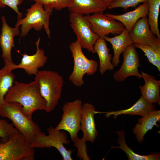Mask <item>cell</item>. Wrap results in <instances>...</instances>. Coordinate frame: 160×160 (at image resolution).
<instances>
[{
  "label": "cell",
  "mask_w": 160,
  "mask_h": 160,
  "mask_svg": "<svg viewBox=\"0 0 160 160\" xmlns=\"http://www.w3.org/2000/svg\"><path fill=\"white\" fill-rule=\"evenodd\" d=\"M6 102H17L23 107L25 114L32 119L37 110H45L47 103L40 93L38 81L35 80L28 83L14 81L4 97Z\"/></svg>",
  "instance_id": "obj_1"
},
{
  "label": "cell",
  "mask_w": 160,
  "mask_h": 160,
  "mask_svg": "<svg viewBox=\"0 0 160 160\" xmlns=\"http://www.w3.org/2000/svg\"><path fill=\"white\" fill-rule=\"evenodd\" d=\"M0 116L11 121L14 126L31 144L42 131L39 126L24 113L22 105L17 102H5L0 108Z\"/></svg>",
  "instance_id": "obj_2"
},
{
  "label": "cell",
  "mask_w": 160,
  "mask_h": 160,
  "mask_svg": "<svg viewBox=\"0 0 160 160\" xmlns=\"http://www.w3.org/2000/svg\"><path fill=\"white\" fill-rule=\"evenodd\" d=\"M34 79L39 84L40 93L47 103L45 111L50 112L58 105L61 98L64 80L56 71H39Z\"/></svg>",
  "instance_id": "obj_3"
},
{
  "label": "cell",
  "mask_w": 160,
  "mask_h": 160,
  "mask_svg": "<svg viewBox=\"0 0 160 160\" xmlns=\"http://www.w3.org/2000/svg\"><path fill=\"white\" fill-rule=\"evenodd\" d=\"M53 9L44 8L43 5L39 2L32 5L27 10L25 17L18 19L15 25V27L21 25L20 37L26 36L32 28L38 31L44 28L48 37L50 38L49 18Z\"/></svg>",
  "instance_id": "obj_4"
},
{
  "label": "cell",
  "mask_w": 160,
  "mask_h": 160,
  "mask_svg": "<svg viewBox=\"0 0 160 160\" xmlns=\"http://www.w3.org/2000/svg\"><path fill=\"white\" fill-rule=\"evenodd\" d=\"M69 47L73 58L74 66L69 79L73 85L80 87L84 83V75H93L97 71L98 63L96 60L89 59L86 57L78 40L72 42Z\"/></svg>",
  "instance_id": "obj_5"
},
{
  "label": "cell",
  "mask_w": 160,
  "mask_h": 160,
  "mask_svg": "<svg viewBox=\"0 0 160 160\" xmlns=\"http://www.w3.org/2000/svg\"><path fill=\"white\" fill-rule=\"evenodd\" d=\"M34 148L19 133L0 143V160H33Z\"/></svg>",
  "instance_id": "obj_6"
},
{
  "label": "cell",
  "mask_w": 160,
  "mask_h": 160,
  "mask_svg": "<svg viewBox=\"0 0 160 160\" xmlns=\"http://www.w3.org/2000/svg\"><path fill=\"white\" fill-rule=\"evenodd\" d=\"M48 135L41 132L34 138L31 145L33 148H44L54 147L56 148L63 157V160H72L71 149H67L64 145H68L70 140L64 131L55 130L52 126L47 129Z\"/></svg>",
  "instance_id": "obj_7"
},
{
  "label": "cell",
  "mask_w": 160,
  "mask_h": 160,
  "mask_svg": "<svg viewBox=\"0 0 160 160\" xmlns=\"http://www.w3.org/2000/svg\"><path fill=\"white\" fill-rule=\"evenodd\" d=\"M82 105L81 101L79 99L65 103L62 108L61 120L54 128L55 130L67 131L72 141L78 137L80 130Z\"/></svg>",
  "instance_id": "obj_8"
},
{
  "label": "cell",
  "mask_w": 160,
  "mask_h": 160,
  "mask_svg": "<svg viewBox=\"0 0 160 160\" xmlns=\"http://www.w3.org/2000/svg\"><path fill=\"white\" fill-rule=\"evenodd\" d=\"M69 21L71 26L76 34L82 48L89 52L95 53L94 46L99 36L92 30L87 20L83 15L70 13Z\"/></svg>",
  "instance_id": "obj_9"
},
{
  "label": "cell",
  "mask_w": 160,
  "mask_h": 160,
  "mask_svg": "<svg viewBox=\"0 0 160 160\" xmlns=\"http://www.w3.org/2000/svg\"><path fill=\"white\" fill-rule=\"evenodd\" d=\"M84 17L92 31L100 38H104L110 34L119 35L125 29L121 22L107 16L103 13H95Z\"/></svg>",
  "instance_id": "obj_10"
},
{
  "label": "cell",
  "mask_w": 160,
  "mask_h": 160,
  "mask_svg": "<svg viewBox=\"0 0 160 160\" xmlns=\"http://www.w3.org/2000/svg\"><path fill=\"white\" fill-rule=\"evenodd\" d=\"M122 53L123 57L122 64L119 69L114 73L113 79L120 82L132 76L141 78V74L138 70V68L140 66V60L134 44L128 46Z\"/></svg>",
  "instance_id": "obj_11"
},
{
  "label": "cell",
  "mask_w": 160,
  "mask_h": 160,
  "mask_svg": "<svg viewBox=\"0 0 160 160\" xmlns=\"http://www.w3.org/2000/svg\"><path fill=\"white\" fill-rule=\"evenodd\" d=\"M40 41L39 37L35 43L36 47L35 54L28 55L25 53L22 55V57L20 63L17 65L14 63L10 65L11 69L12 71L17 68H22L28 75L35 76L36 74L39 71V69L44 66L47 60L44 50L39 48Z\"/></svg>",
  "instance_id": "obj_12"
},
{
  "label": "cell",
  "mask_w": 160,
  "mask_h": 160,
  "mask_svg": "<svg viewBox=\"0 0 160 160\" xmlns=\"http://www.w3.org/2000/svg\"><path fill=\"white\" fill-rule=\"evenodd\" d=\"M129 34L133 44L152 46L160 41L151 30L147 16L139 19Z\"/></svg>",
  "instance_id": "obj_13"
},
{
  "label": "cell",
  "mask_w": 160,
  "mask_h": 160,
  "mask_svg": "<svg viewBox=\"0 0 160 160\" xmlns=\"http://www.w3.org/2000/svg\"><path fill=\"white\" fill-rule=\"evenodd\" d=\"M2 28L0 35V47L2 57L4 63H14L12 59L11 51L14 45V38L20 33L19 27L12 28L7 24L4 16L1 17Z\"/></svg>",
  "instance_id": "obj_14"
},
{
  "label": "cell",
  "mask_w": 160,
  "mask_h": 160,
  "mask_svg": "<svg viewBox=\"0 0 160 160\" xmlns=\"http://www.w3.org/2000/svg\"><path fill=\"white\" fill-rule=\"evenodd\" d=\"M99 113L100 112L96 111L92 104L85 103L83 104L80 130L83 133L82 138L87 141L94 143L97 137L98 132L94 116L96 114Z\"/></svg>",
  "instance_id": "obj_15"
},
{
  "label": "cell",
  "mask_w": 160,
  "mask_h": 160,
  "mask_svg": "<svg viewBox=\"0 0 160 160\" xmlns=\"http://www.w3.org/2000/svg\"><path fill=\"white\" fill-rule=\"evenodd\" d=\"M67 8L70 13L87 15L103 13L108 6L101 0H71Z\"/></svg>",
  "instance_id": "obj_16"
},
{
  "label": "cell",
  "mask_w": 160,
  "mask_h": 160,
  "mask_svg": "<svg viewBox=\"0 0 160 160\" xmlns=\"http://www.w3.org/2000/svg\"><path fill=\"white\" fill-rule=\"evenodd\" d=\"M141 77L145 83L143 86H139L142 96L149 103L160 104V81L157 80L153 76L141 72Z\"/></svg>",
  "instance_id": "obj_17"
},
{
  "label": "cell",
  "mask_w": 160,
  "mask_h": 160,
  "mask_svg": "<svg viewBox=\"0 0 160 160\" xmlns=\"http://www.w3.org/2000/svg\"><path fill=\"white\" fill-rule=\"evenodd\" d=\"M148 10V2H146L143 3L134 10L122 14L115 15L106 13L105 15L121 22L129 32L139 19L147 16Z\"/></svg>",
  "instance_id": "obj_18"
},
{
  "label": "cell",
  "mask_w": 160,
  "mask_h": 160,
  "mask_svg": "<svg viewBox=\"0 0 160 160\" xmlns=\"http://www.w3.org/2000/svg\"><path fill=\"white\" fill-rule=\"evenodd\" d=\"M104 39L112 46L113 55L112 57V63L114 67L117 66L119 63L121 54L128 46L133 44L129 36V32L125 28L119 35L111 38L105 36Z\"/></svg>",
  "instance_id": "obj_19"
},
{
  "label": "cell",
  "mask_w": 160,
  "mask_h": 160,
  "mask_svg": "<svg viewBox=\"0 0 160 160\" xmlns=\"http://www.w3.org/2000/svg\"><path fill=\"white\" fill-rule=\"evenodd\" d=\"M138 120V122L133 129L137 141L140 143L144 140L146 133L157 125V122H160V111L154 110L142 116Z\"/></svg>",
  "instance_id": "obj_20"
},
{
  "label": "cell",
  "mask_w": 160,
  "mask_h": 160,
  "mask_svg": "<svg viewBox=\"0 0 160 160\" xmlns=\"http://www.w3.org/2000/svg\"><path fill=\"white\" fill-rule=\"evenodd\" d=\"M155 106L153 104L149 103L141 96L133 106L125 110L110 112H100L105 113L106 117L113 115L114 119L118 116L122 114L131 115H140L143 116L151 111L155 110Z\"/></svg>",
  "instance_id": "obj_21"
},
{
  "label": "cell",
  "mask_w": 160,
  "mask_h": 160,
  "mask_svg": "<svg viewBox=\"0 0 160 160\" xmlns=\"http://www.w3.org/2000/svg\"><path fill=\"white\" fill-rule=\"evenodd\" d=\"M105 40L104 38L99 37L94 46L95 52L97 54L99 60V72L103 75L107 71H111L114 69V66L111 60L112 55L109 53Z\"/></svg>",
  "instance_id": "obj_22"
},
{
  "label": "cell",
  "mask_w": 160,
  "mask_h": 160,
  "mask_svg": "<svg viewBox=\"0 0 160 160\" xmlns=\"http://www.w3.org/2000/svg\"><path fill=\"white\" fill-rule=\"evenodd\" d=\"M115 132L117 134L119 137L117 140V141L119 145V146L115 147L111 146V148H118L122 149L126 153L128 160H159L160 159V155L159 154L154 153L147 155H141L135 153L126 144L124 131H117Z\"/></svg>",
  "instance_id": "obj_23"
},
{
  "label": "cell",
  "mask_w": 160,
  "mask_h": 160,
  "mask_svg": "<svg viewBox=\"0 0 160 160\" xmlns=\"http://www.w3.org/2000/svg\"><path fill=\"white\" fill-rule=\"evenodd\" d=\"M11 64L4 63L0 70V108L5 102V96L15 81V76L11 69Z\"/></svg>",
  "instance_id": "obj_24"
},
{
  "label": "cell",
  "mask_w": 160,
  "mask_h": 160,
  "mask_svg": "<svg viewBox=\"0 0 160 160\" xmlns=\"http://www.w3.org/2000/svg\"><path fill=\"white\" fill-rule=\"evenodd\" d=\"M148 20L149 27L152 33L160 39L158 27V18L160 7V0H148Z\"/></svg>",
  "instance_id": "obj_25"
},
{
  "label": "cell",
  "mask_w": 160,
  "mask_h": 160,
  "mask_svg": "<svg viewBox=\"0 0 160 160\" xmlns=\"http://www.w3.org/2000/svg\"><path fill=\"white\" fill-rule=\"evenodd\" d=\"M136 48L142 50L149 61L156 66L160 72V41L153 46L133 44Z\"/></svg>",
  "instance_id": "obj_26"
},
{
  "label": "cell",
  "mask_w": 160,
  "mask_h": 160,
  "mask_svg": "<svg viewBox=\"0 0 160 160\" xmlns=\"http://www.w3.org/2000/svg\"><path fill=\"white\" fill-rule=\"evenodd\" d=\"M19 133L12 124L0 118V140H2L3 142L7 141L10 138Z\"/></svg>",
  "instance_id": "obj_27"
},
{
  "label": "cell",
  "mask_w": 160,
  "mask_h": 160,
  "mask_svg": "<svg viewBox=\"0 0 160 160\" xmlns=\"http://www.w3.org/2000/svg\"><path fill=\"white\" fill-rule=\"evenodd\" d=\"M42 4L44 8H52L57 11L67 8L71 0H32Z\"/></svg>",
  "instance_id": "obj_28"
},
{
  "label": "cell",
  "mask_w": 160,
  "mask_h": 160,
  "mask_svg": "<svg viewBox=\"0 0 160 160\" xmlns=\"http://www.w3.org/2000/svg\"><path fill=\"white\" fill-rule=\"evenodd\" d=\"M73 142L74 143V146L77 149V156L80 160H90L88 154L87 147L86 144L87 141L82 138L80 139L78 137Z\"/></svg>",
  "instance_id": "obj_29"
},
{
  "label": "cell",
  "mask_w": 160,
  "mask_h": 160,
  "mask_svg": "<svg viewBox=\"0 0 160 160\" xmlns=\"http://www.w3.org/2000/svg\"><path fill=\"white\" fill-rule=\"evenodd\" d=\"M148 0H115L108 8L109 9L121 7L125 10L130 7H135L141 3L147 2Z\"/></svg>",
  "instance_id": "obj_30"
},
{
  "label": "cell",
  "mask_w": 160,
  "mask_h": 160,
  "mask_svg": "<svg viewBox=\"0 0 160 160\" xmlns=\"http://www.w3.org/2000/svg\"><path fill=\"white\" fill-rule=\"evenodd\" d=\"M22 0H0V8H4L6 6L13 10L17 14V18H22V15L18 10V6L23 2Z\"/></svg>",
  "instance_id": "obj_31"
},
{
  "label": "cell",
  "mask_w": 160,
  "mask_h": 160,
  "mask_svg": "<svg viewBox=\"0 0 160 160\" xmlns=\"http://www.w3.org/2000/svg\"><path fill=\"white\" fill-rule=\"evenodd\" d=\"M107 6H109L115 0H101Z\"/></svg>",
  "instance_id": "obj_32"
}]
</instances>
